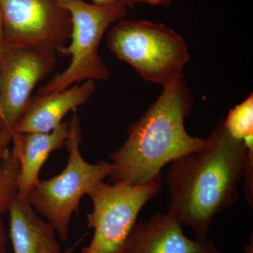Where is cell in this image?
<instances>
[{
    "label": "cell",
    "instance_id": "7",
    "mask_svg": "<svg viewBox=\"0 0 253 253\" xmlns=\"http://www.w3.org/2000/svg\"><path fill=\"white\" fill-rule=\"evenodd\" d=\"M4 45L59 53L71 39V14L58 0H0Z\"/></svg>",
    "mask_w": 253,
    "mask_h": 253
},
{
    "label": "cell",
    "instance_id": "18",
    "mask_svg": "<svg viewBox=\"0 0 253 253\" xmlns=\"http://www.w3.org/2000/svg\"><path fill=\"white\" fill-rule=\"evenodd\" d=\"M4 22H3L2 14H1V8H0V56L1 51L4 47Z\"/></svg>",
    "mask_w": 253,
    "mask_h": 253
},
{
    "label": "cell",
    "instance_id": "17",
    "mask_svg": "<svg viewBox=\"0 0 253 253\" xmlns=\"http://www.w3.org/2000/svg\"><path fill=\"white\" fill-rule=\"evenodd\" d=\"M0 253H7L6 233L1 217H0Z\"/></svg>",
    "mask_w": 253,
    "mask_h": 253
},
{
    "label": "cell",
    "instance_id": "12",
    "mask_svg": "<svg viewBox=\"0 0 253 253\" xmlns=\"http://www.w3.org/2000/svg\"><path fill=\"white\" fill-rule=\"evenodd\" d=\"M8 212L14 253H63L54 228L37 214L27 199L17 194Z\"/></svg>",
    "mask_w": 253,
    "mask_h": 253
},
{
    "label": "cell",
    "instance_id": "16",
    "mask_svg": "<svg viewBox=\"0 0 253 253\" xmlns=\"http://www.w3.org/2000/svg\"><path fill=\"white\" fill-rule=\"evenodd\" d=\"M93 4L100 5V6H106V5L122 4L126 8L134 7L136 4L134 0H92Z\"/></svg>",
    "mask_w": 253,
    "mask_h": 253
},
{
    "label": "cell",
    "instance_id": "19",
    "mask_svg": "<svg viewBox=\"0 0 253 253\" xmlns=\"http://www.w3.org/2000/svg\"><path fill=\"white\" fill-rule=\"evenodd\" d=\"M136 3L142 2L150 5H167L169 4V0H134Z\"/></svg>",
    "mask_w": 253,
    "mask_h": 253
},
{
    "label": "cell",
    "instance_id": "8",
    "mask_svg": "<svg viewBox=\"0 0 253 253\" xmlns=\"http://www.w3.org/2000/svg\"><path fill=\"white\" fill-rule=\"evenodd\" d=\"M56 52L26 46L4 45L0 56V131L13 134L35 86L56 65Z\"/></svg>",
    "mask_w": 253,
    "mask_h": 253
},
{
    "label": "cell",
    "instance_id": "4",
    "mask_svg": "<svg viewBox=\"0 0 253 253\" xmlns=\"http://www.w3.org/2000/svg\"><path fill=\"white\" fill-rule=\"evenodd\" d=\"M107 45L144 80L163 86L183 76L189 60L182 37L163 23L121 20L108 33Z\"/></svg>",
    "mask_w": 253,
    "mask_h": 253
},
{
    "label": "cell",
    "instance_id": "10",
    "mask_svg": "<svg viewBox=\"0 0 253 253\" xmlns=\"http://www.w3.org/2000/svg\"><path fill=\"white\" fill-rule=\"evenodd\" d=\"M94 81H85L67 89L31 97L15 126L14 133H48L62 123L69 111L85 104L94 94Z\"/></svg>",
    "mask_w": 253,
    "mask_h": 253
},
{
    "label": "cell",
    "instance_id": "3",
    "mask_svg": "<svg viewBox=\"0 0 253 253\" xmlns=\"http://www.w3.org/2000/svg\"><path fill=\"white\" fill-rule=\"evenodd\" d=\"M69 126L64 145L68 153L67 166L57 176L39 180L26 198L37 213L46 218L62 241L68 239L71 218L79 209L83 196L108 177L111 171V163L100 161L91 164L82 156L83 134L77 113L73 115Z\"/></svg>",
    "mask_w": 253,
    "mask_h": 253
},
{
    "label": "cell",
    "instance_id": "5",
    "mask_svg": "<svg viewBox=\"0 0 253 253\" xmlns=\"http://www.w3.org/2000/svg\"><path fill=\"white\" fill-rule=\"evenodd\" d=\"M71 14V44L59 53L71 55V63L40 88L38 94L67 89L85 81H106L110 72L99 53L100 42L112 23L124 19L127 8L122 4L100 6L83 0H58Z\"/></svg>",
    "mask_w": 253,
    "mask_h": 253
},
{
    "label": "cell",
    "instance_id": "9",
    "mask_svg": "<svg viewBox=\"0 0 253 253\" xmlns=\"http://www.w3.org/2000/svg\"><path fill=\"white\" fill-rule=\"evenodd\" d=\"M118 253H219L208 238L190 239L168 212L136 222Z\"/></svg>",
    "mask_w": 253,
    "mask_h": 253
},
{
    "label": "cell",
    "instance_id": "11",
    "mask_svg": "<svg viewBox=\"0 0 253 253\" xmlns=\"http://www.w3.org/2000/svg\"><path fill=\"white\" fill-rule=\"evenodd\" d=\"M69 121L62 122L50 132L14 133L12 149L20 161L18 195L26 199L39 181V174L49 154L61 149L69 134Z\"/></svg>",
    "mask_w": 253,
    "mask_h": 253
},
{
    "label": "cell",
    "instance_id": "15",
    "mask_svg": "<svg viewBox=\"0 0 253 253\" xmlns=\"http://www.w3.org/2000/svg\"><path fill=\"white\" fill-rule=\"evenodd\" d=\"M12 140V134L0 131V161L4 159L9 154V145Z\"/></svg>",
    "mask_w": 253,
    "mask_h": 253
},
{
    "label": "cell",
    "instance_id": "2",
    "mask_svg": "<svg viewBox=\"0 0 253 253\" xmlns=\"http://www.w3.org/2000/svg\"><path fill=\"white\" fill-rule=\"evenodd\" d=\"M194 104L184 76L163 86L158 99L129 126L126 142L110 155V184H143L168 163L204 149L208 138L190 135L184 126Z\"/></svg>",
    "mask_w": 253,
    "mask_h": 253
},
{
    "label": "cell",
    "instance_id": "1",
    "mask_svg": "<svg viewBox=\"0 0 253 253\" xmlns=\"http://www.w3.org/2000/svg\"><path fill=\"white\" fill-rule=\"evenodd\" d=\"M204 149L173 161L166 182L170 193L168 212L197 238H207L214 218L239 199L248 149L229 134L223 121Z\"/></svg>",
    "mask_w": 253,
    "mask_h": 253
},
{
    "label": "cell",
    "instance_id": "21",
    "mask_svg": "<svg viewBox=\"0 0 253 253\" xmlns=\"http://www.w3.org/2000/svg\"><path fill=\"white\" fill-rule=\"evenodd\" d=\"M1 106H0V121H1Z\"/></svg>",
    "mask_w": 253,
    "mask_h": 253
},
{
    "label": "cell",
    "instance_id": "14",
    "mask_svg": "<svg viewBox=\"0 0 253 253\" xmlns=\"http://www.w3.org/2000/svg\"><path fill=\"white\" fill-rule=\"evenodd\" d=\"M223 125L232 137L244 141L246 137L253 136V96L237 105L228 113Z\"/></svg>",
    "mask_w": 253,
    "mask_h": 253
},
{
    "label": "cell",
    "instance_id": "6",
    "mask_svg": "<svg viewBox=\"0 0 253 253\" xmlns=\"http://www.w3.org/2000/svg\"><path fill=\"white\" fill-rule=\"evenodd\" d=\"M162 188L161 175L135 186L98 183L89 191L93 209L86 215L94 230L90 244L82 253H118L137 221L145 205Z\"/></svg>",
    "mask_w": 253,
    "mask_h": 253
},
{
    "label": "cell",
    "instance_id": "20",
    "mask_svg": "<svg viewBox=\"0 0 253 253\" xmlns=\"http://www.w3.org/2000/svg\"><path fill=\"white\" fill-rule=\"evenodd\" d=\"M78 244H79V242L76 243V244L73 245L72 247L66 249V251H64V252H63V253H72L73 252V251H74V249H76V246H77V245Z\"/></svg>",
    "mask_w": 253,
    "mask_h": 253
},
{
    "label": "cell",
    "instance_id": "13",
    "mask_svg": "<svg viewBox=\"0 0 253 253\" xmlns=\"http://www.w3.org/2000/svg\"><path fill=\"white\" fill-rule=\"evenodd\" d=\"M20 161L12 148L4 159L0 161V217L8 212L18 194Z\"/></svg>",
    "mask_w": 253,
    "mask_h": 253
}]
</instances>
